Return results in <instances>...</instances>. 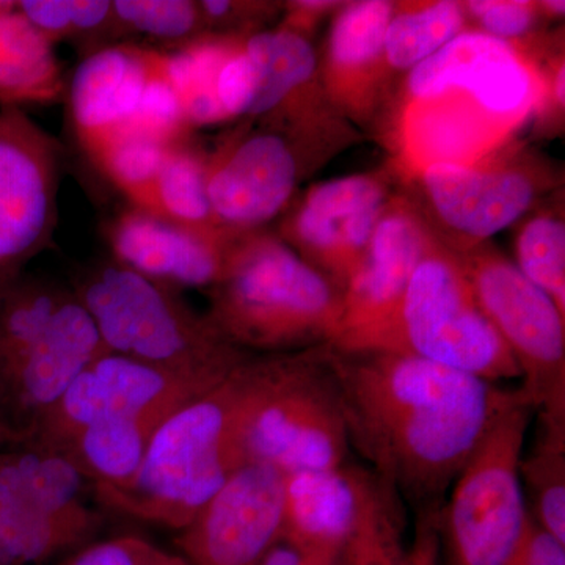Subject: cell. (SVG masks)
<instances>
[{"label":"cell","mask_w":565,"mask_h":565,"mask_svg":"<svg viewBox=\"0 0 565 565\" xmlns=\"http://www.w3.org/2000/svg\"><path fill=\"white\" fill-rule=\"evenodd\" d=\"M239 35H202L163 52L166 70L192 128L228 121L217 98L218 71Z\"/></svg>","instance_id":"484cf974"},{"label":"cell","mask_w":565,"mask_h":565,"mask_svg":"<svg viewBox=\"0 0 565 565\" xmlns=\"http://www.w3.org/2000/svg\"><path fill=\"white\" fill-rule=\"evenodd\" d=\"M156 54L147 47L117 44L93 52L77 66L70 85L71 118L90 158L128 129Z\"/></svg>","instance_id":"44dd1931"},{"label":"cell","mask_w":565,"mask_h":565,"mask_svg":"<svg viewBox=\"0 0 565 565\" xmlns=\"http://www.w3.org/2000/svg\"><path fill=\"white\" fill-rule=\"evenodd\" d=\"M330 349L248 356L234 370L244 465H270L292 475L348 463L351 446Z\"/></svg>","instance_id":"277c9868"},{"label":"cell","mask_w":565,"mask_h":565,"mask_svg":"<svg viewBox=\"0 0 565 565\" xmlns=\"http://www.w3.org/2000/svg\"><path fill=\"white\" fill-rule=\"evenodd\" d=\"M286 475L245 463L182 530L189 565H259L285 539Z\"/></svg>","instance_id":"2e32d148"},{"label":"cell","mask_w":565,"mask_h":565,"mask_svg":"<svg viewBox=\"0 0 565 565\" xmlns=\"http://www.w3.org/2000/svg\"><path fill=\"white\" fill-rule=\"evenodd\" d=\"M515 258L516 269L565 315V221L559 211H537L520 225Z\"/></svg>","instance_id":"f546056e"},{"label":"cell","mask_w":565,"mask_h":565,"mask_svg":"<svg viewBox=\"0 0 565 565\" xmlns=\"http://www.w3.org/2000/svg\"><path fill=\"white\" fill-rule=\"evenodd\" d=\"M437 512H422L414 542L405 548L404 565H444L441 563L440 537H438Z\"/></svg>","instance_id":"ab89813d"},{"label":"cell","mask_w":565,"mask_h":565,"mask_svg":"<svg viewBox=\"0 0 565 565\" xmlns=\"http://www.w3.org/2000/svg\"><path fill=\"white\" fill-rule=\"evenodd\" d=\"M468 28L527 51L539 21L545 20L537 2L530 0H471L463 2ZM530 52V51H527ZM534 55V54H533Z\"/></svg>","instance_id":"d590c367"},{"label":"cell","mask_w":565,"mask_h":565,"mask_svg":"<svg viewBox=\"0 0 565 565\" xmlns=\"http://www.w3.org/2000/svg\"><path fill=\"white\" fill-rule=\"evenodd\" d=\"M394 2H343L334 14L319 77L327 99L345 121L367 125L384 103L390 71L384 57Z\"/></svg>","instance_id":"ac0fdd59"},{"label":"cell","mask_w":565,"mask_h":565,"mask_svg":"<svg viewBox=\"0 0 565 565\" xmlns=\"http://www.w3.org/2000/svg\"><path fill=\"white\" fill-rule=\"evenodd\" d=\"M384 481L352 463L286 475L285 539L303 552L341 556Z\"/></svg>","instance_id":"ffe728a7"},{"label":"cell","mask_w":565,"mask_h":565,"mask_svg":"<svg viewBox=\"0 0 565 565\" xmlns=\"http://www.w3.org/2000/svg\"><path fill=\"white\" fill-rule=\"evenodd\" d=\"M57 145L21 107L0 109V273L46 244L55 222Z\"/></svg>","instance_id":"e0dca14e"},{"label":"cell","mask_w":565,"mask_h":565,"mask_svg":"<svg viewBox=\"0 0 565 565\" xmlns=\"http://www.w3.org/2000/svg\"><path fill=\"white\" fill-rule=\"evenodd\" d=\"M185 565H189V564H185Z\"/></svg>","instance_id":"bcb514c9"},{"label":"cell","mask_w":565,"mask_h":565,"mask_svg":"<svg viewBox=\"0 0 565 565\" xmlns=\"http://www.w3.org/2000/svg\"><path fill=\"white\" fill-rule=\"evenodd\" d=\"M63 93L65 79L54 43L14 2L0 14V106L55 103Z\"/></svg>","instance_id":"603a6c76"},{"label":"cell","mask_w":565,"mask_h":565,"mask_svg":"<svg viewBox=\"0 0 565 565\" xmlns=\"http://www.w3.org/2000/svg\"><path fill=\"white\" fill-rule=\"evenodd\" d=\"M545 70L535 55L467 29L407 76L392 120L405 180L433 163H473L501 150L535 117Z\"/></svg>","instance_id":"7a4b0ae2"},{"label":"cell","mask_w":565,"mask_h":565,"mask_svg":"<svg viewBox=\"0 0 565 565\" xmlns=\"http://www.w3.org/2000/svg\"><path fill=\"white\" fill-rule=\"evenodd\" d=\"M482 311L514 355L535 412L565 415V315L492 245L457 253Z\"/></svg>","instance_id":"30bf717a"},{"label":"cell","mask_w":565,"mask_h":565,"mask_svg":"<svg viewBox=\"0 0 565 565\" xmlns=\"http://www.w3.org/2000/svg\"><path fill=\"white\" fill-rule=\"evenodd\" d=\"M191 131L180 96L167 74L163 52L158 51L139 106L125 132L141 134L173 145L188 140Z\"/></svg>","instance_id":"836d02e7"},{"label":"cell","mask_w":565,"mask_h":565,"mask_svg":"<svg viewBox=\"0 0 565 565\" xmlns=\"http://www.w3.org/2000/svg\"><path fill=\"white\" fill-rule=\"evenodd\" d=\"M393 195L388 170L319 182L294 204L278 237L344 292Z\"/></svg>","instance_id":"5bb4252c"},{"label":"cell","mask_w":565,"mask_h":565,"mask_svg":"<svg viewBox=\"0 0 565 565\" xmlns=\"http://www.w3.org/2000/svg\"><path fill=\"white\" fill-rule=\"evenodd\" d=\"M343 2H332V0H297V2L286 3L282 9L286 10L285 21L280 25L291 31L308 36L311 28L326 14L340 9Z\"/></svg>","instance_id":"60d3db41"},{"label":"cell","mask_w":565,"mask_h":565,"mask_svg":"<svg viewBox=\"0 0 565 565\" xmlns=\"http://www.w3.org/2000/svg\"><path fill=\"white\" fill-rule=\"evenodd\" d=\"M199 3L206 35H248L259 32L278 10L277 3L203 0Z\"/></svg>","instance_id":"8d00e7d4"},{"label":"cell","mask_w":565,"mask_h":565,"mask_svg":"<svg viewBox=\"0 0 565 565\" xmlns=\"http://www.w3.org/2000/svg\"><path fill=\"white\" fill-rule=\"evenodd\" d=\"M152 215L211 236L223 232L212 215L206 188V152L189 140L174 145L167 156L154 191Z\"/></svg>","instance_id":"4316f807"},{"label":"cell","mask_w":565,"mask_h":565,"mask_svg":"<svg viewBox=\"0 0 565 565\" xmlns=\"http://www.w3.org/2000/svg\"><path fill=\"white\" fill-rule=\"evenodd\" d=\"M535 434L520 462L527 515L565 545V415L537 411Z\"/></svg>","instance_id":"cb8c5ba5"},{"label":"cell","mask_w":565,"mask_h":565,"mask_svg":"<svg viewBox=\"0 0 565 565\" xmlns=\"http://www.w3.org/2000/svg\"><path fill=\"white\" fill-rule=\"evenodd\" d=\"M341 556L303 552L288 542L275 545L259 565H338Z\"/></svg>","instance_id":"b9f144b4"},{"label":"cell","mask_w":565,"mask_h":565,"mask_svg":"<svg viewBox=\"0 0 565 565\" xmlns=\"http://www.w3.org/2000/svg\"><path fill=\"white\" fill-rule=\"evenodd\" d=\"M181 556L163 552L139 537H118L87 546L70 565H185Z\"/></svg>","instance_id":"74e56055"},{"label":"cell","mask_w":565,"mask_h":565,"mask_svg":"<svg viewBox=\"0 0 565 565\" xmlns=\"http://www.w3.org/2000/svg\"><path fill=\"white\" fill-rule=\"evenodd\" d=\"M82 487L84 473L68 456L0 460V565H44L82 544L93 526Z\"/></svg>","instance_id":"8fae6325"},{"label":"cell","mask_w":565,"mask_h":565,"mask_svg":"<svg viewBox=\"0 0 565 565\" xmlns=\"http://www.w3.org/2000/svg\"><path fill=\"white\" fill-rule=\"evenodd\" d=\"M218 384L106 353L47 411L51 434L65 444L102 419L137 422L156 429L167 416Z\"/></svg>","instance_id":"9a60e30c"},{"label":"cell","mask_w":565,"mask_h":565,"mask_svg":"<svg viewBox=\"0 0 565 565\" xmlns=\"http://www.w3.org/2000/svg\"><path fill=\"white\" fill-rule=\"evenodd\" d=\"M14 6V2H3V0H0V14L6 13L7 10H10L11 7Z\"/></svg>","instance_id":"ee69618b"},{"label":"cell","mask_w":565,"mask_h":565,"mask_svg":"<svg viewBox=\"0 0 565 565\" xmlns=\"http://www.w3.org/2000/svg\"><path fill=\"white\" fill-rule=\"evenodd\" d=\"M118 264L152 281L212 288L221 281L237 236H211L131 207L111 223Z\"/></svg>","instance_id":"d6986e66"},{"label":"cell","mask_w":565,"mask_h":565,"mask_svg":"<svg viewBox=\"0 0 565 565\" xmlns=\"http://www.w3.org/2000/svg\"><path fill=\"white\" fill-rule=\"evenodd\" d=\"M236 415L233 371L167 416L152 433L136 476L126 484L99 489L103 498L137 519L184 530L244 465Z\"/></svg>","instance_id":"5b68a950"},{"label":"cell","mask_w":565,"mask_h":565,"mask_svg":"<svg viewBox=\"0 0 565 565\" xmlns=\"http://www.w3.org/2000/svg\"><path fill=\"white\" fill-rule=\"evenodd\" d=\"M411 180L430 228L457 253L514 225L557 184L545 161L509 143L478 162L433 163Z\"/></svg>","instance_id":"9c48e42d"},{"label":"cell","mask_w":565,"mask_h":565,"mask_svg":"<svg viewBox=\"0 0 565 565\" xmlns=\"http://www.w3.org/2000/svg\"><path fill=\"white\" fill-rule=\"evenodd\" d=\"M316 152L267 126L244 122L206 152L212 215L223 232H258L291 206Z\"/></svg>","instance_id":"7c38bea8"},{"label":"cell","mask_w":565,"mask_h":565,"mask_svg":"<svg viewBox=\"0 0 565 565\" xmlns=\"http://www.w3.org/2000/svg\"><path fill=\"white\" fill-rule=\"evenodd\" d=\"M17 9L54 44L114 24L107 0H22Z\"/></svg>","instance_id":"e575fe53"},{"label":"cell","mask_w":565,"mask_h":565,"mask_svg":"<svg viewBox=\"0 0 565 565\" xmlns=\"http://www.w3.org/2000/svg\"><path fill=\"white\" fill-rule=\"evenodd\" d=\"M535 408L505 411L457 475L437 512L444 565H504L525 533L520 462Z\"/></svg>","instance_id":"ba28073f"},{"label":"cell","mask_w":565,"mask_h":565,"mask_svg":"<svg viewBox=\"0 0 565 565\" xmlns=\"http://www.w3.org/2000/svg\"><path fill=\"white\" fill-rule=\"evenodd\" d=\"M340 559H341V557H340ZM338 565H341V561H340V563H338Z\"/></svg>","instance_id":"f6af8a7d"},{"label":"cell","mask_w":565,"mask_h":565,"mask_svg":"<svg viewBox=\"0 0 565 565\" xmlns=\"http://www.w3.org/2000/svg\"><path fill=\"white\" fill-rule=\"evenodd\" d=\"M154 427L137 422L102 419L66 441L82 473L98 479L99 489L131 481L139 470Z\"/></svg>","instance_id":"83f0119b"},{"label":"cell","mask_w":565,"mask_h":565,"mask_svg":"<svg viewBox=\"0 0 565 565\" xmlns=\"http://www.w3.org/2000/svg\"><path fill=\"white\" fill-rule=\"evenodd\" d=\"M467 29L463 2H394L384 41L386 68L407 74Z\"/></svg>","instance_id":"d4e9b609"},{"label":"cell","mask_w":565,"mask_h":565,"mask_svg":"<svg viewBox=\"0 0 565 565\" xmlns=\"http://www.w3.org/2000/svg\"><path fill=\"white\" fill-rule=\"evenodd\" d=\"M63 302L57 294L43 288L29 289L10 300L0 316V356L11 371L39 343Z\"/></svg>","instance_id":"d6a6232c"},{"label":"cell","mask_w":565,"mask_h":565,"mask_svg":"<svg viewBox=\"0 0 565 565\" xmlns=\"http://www.w3.org/2000/svg\"><path fill=\"white\" fill-rule=\"evenodd\" d=\"M504 565H565V545L530 519L519 545Z\"/></svg>","instance_id":"f35d334b"},{"label":"cell","mask_w":565,"mask_h":565,"mask_svg":"<svg viewBox=\"0 0 565 565\" xmlns=\"http://www.w3.org/2000/svg\"><path fill=\"white\" fill-rule=\"evenodd\" d=\"M539 3V10H541L542 17L544 18H559L564 17L565 13V2L564 0H542Z\"/></svg>","instance_id":"7bdbcfd3"},{"label":"cell","mask_w":565,"mask_h":565,"mask_svg":"<svg viewBox=\"0 0 565 565\" xmlns=\"http://www.w3.org/2000/svg\"><path fill=\"white\" fill-rule=\"evenodd\" d=\"M210 292L206 318L241 351H305L340 337L343 291L278 234H239Z\"/></svg>","instance_id":"3957f363"},{"label":"cell","mask_w":565,"mask_h":565,"mask_svg":"<svg viewBox=\"0 0 565 565\" xmlns=\"http://www.w3.org/2000/svg\"><path fill=\"white\" fill-rule=\"evenodd\" d=\"M106 353L109 351L84 305L65 300L13 374L22 397L50 411L71 384Z\"/></svg>","instance_id":"7402d4cb"},{"label":"cell","mask_w":565,"mask_h":565,"mask_svg":"<svg viewBox=\"0 0 565 565\" xmlns=\"http://www.w3.org/2000/svg\"><path fill=\"white\" fill-rule=\"evenodd\" d=\"M330 364L349 446L419 512L440 511L497 419L530 401L520 386L403 353L341 352L332 345Z\"/></svg>","instance_id":"6da1fadb"},{"label":"cell","mask_w":565,"mask_h":565,"mask_svg":"<svg viewBox=\"0 0 565 565\" xmlns=\"http://www.w3.org/2000/svg\"><path fill=\"white\" fill-rule=\"evenodd\" d=\"M174 145L141 134L122 132L92 159L115 188L128 196L132 207L151 214L159 173Z\"/></svg>","instance_id":"f1b7e54d"},{"label":"cell","mask_w":565,"mask_h":565,"mask_svg":"<svg viewBox=\"0 0 565 565\" xmlns=\"http://www.w3.org/2000/svg\"><path fill=\"white\" fill-rule=\"evenodd\" d=\"M434 232L411 193L394 192L386 203L363 262L343 296V322L333 348L370 352L392 329L415 267Z\"/></svg>","instance_id":"4fadbf2b"},{"label":"cell","mask_w":565,"mask_h":565,"mask_svg":"<svg viewBox=\"0 0 565 565\" xmlns=\"http://www.w3.org/2000/svg\"><path fill=\"white\" fill-rule=\"evenodd\" d=\"M403 512L397 493L382 484L341 553V565H404Z\"/></svg>","instance_id":"4dcf8cb0"},{"label":"cell","mask_w":565,"mask_h":565,"mask_svg":"<svg viewBox=\"0 0 565 565\" xmlns=\"http://www.w3.org/2000/svg\"><path fill=\"white\" fill-rule=\"evenodd\" d=\"M111 13L126 31L180 46L206 35L199 3L191 0H117Z\"/></svg>","instance_id":"1f68e13d"},{"label":"cell","mask_w":565,"mask_h":565,"mask_svg":"<svg viewBox=\"0 0 565 565\" xmlns=\"http://www.w3.org/2000/svg\"><path fill=\"white\" fill-rule=\"evenodd\" d=\"M82 305L109 353L193 375L225 381L248 359L210 319L200 318L152 281L128 267H104L85 286Z\"/></svg>","instance_id":"8992f818"},{"label":"cell","mask_w":565,"mask_h":565,"mask_svg":"<svg viewBox=\"0 0 565 565\" xmlns=\"http://www.w3.org/2000/svg\"><path fill=\"white\" fill-rule=\"evenodd\" d=\"M370 352L416 356L498 385L522 379L514 355L476 299L459 255L435 233L392 329Z\"/></svg>","instance_id":"52a82bcc"}]
</instances>
